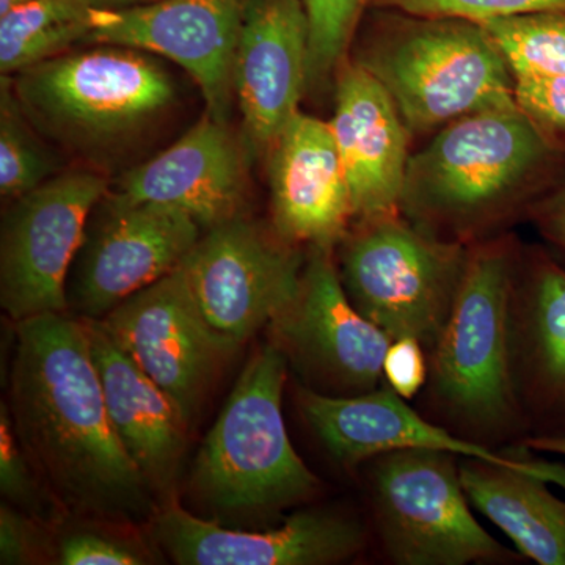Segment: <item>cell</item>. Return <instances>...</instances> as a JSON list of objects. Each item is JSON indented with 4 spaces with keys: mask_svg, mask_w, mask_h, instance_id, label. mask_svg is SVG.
Segmentation results:
<instances>
[{
    "mask_svg": "<svg viewBox=\"0 0 565 565\" xmlns=\"http://www.w3.org/2000/svg\"><path fill=\"white\" fill-rule=\"evenodd\" d=\"M14 333L10 414L55 503L99 522L150 523L161 505L111 426L84 319L40 315Z\"/></svg>",
    "mask_w": 565,
    "mask_h": 565,
    "instance_id": "1",
    "label": "cell"
},
{
    "mask_svg": "<svg viewBox=\"0 0 565 565\" xmlns=\"http://www.w3.org/2000/svg\"><path fill=\"white\" fill-rule=\"evenodd\" d=\"M564 167L565 150L512 99L449 122L412 154L401 214L437 239L479 243L527 217Z\"/></svg>",
    "mask_w": 565,
    "mask_h": 565,
    "instance_id": "2",
    "label": "cell"
},
{
    "mask_svg": "<svg viewBox=\"0 0 565 565\" xmlns=\"http://www.w3.org/2000/svg\"><path fill=\"white\" fill-rule=\"evenodd\" d=\"M10 79L33 128L98 172L158 129L178 98L158 55L117 44L65 52Z\"/></svg>",
    "mask_w": 565,
    "mask_h": 565,
    "instance_id": "3",
    "label": "cell"
},
{
    "mask_svg": "<svg viewBox=\"0 0 565 565\" xmlns=\"http://www.w3.org/2000/svg\"><path fill=\"white\" fill-rule=\"evenodd\" d=\"M351 61L371 74L412 137L515 99V79L478 22L381 10L359 31Z\"/></svg>",
    "mask_w": 565,
    "mask_h": 565,
    "instance_id": "4",
    "label": "cell"
},
{
    "mask_svg": "<svg viewBox=\"0 0 565 565\" xmlns=\"http://www.w3.org/2000/svg\"><path fill=\"white\" fill-rule=\"evenodd\" d=\"M288 371V359L273 341L259 348L204 437L189 487L212 514L273 516L319 489L286 430L281 399Z\"/></svg>",
    "mask_w": 565,
    "mask_h": 565,
    "instance_id": "5",
    "label": "cell"
},
{
    "mask_svg": "<svg viewBox=\"0 0 565 565\" xmlns=\"http://www.w3.org/2000/svg\"><path fill=\"white\" fill-rule=\"evenodd\" d=\"M519 247L509 236L470 245L455 307L430 359V393L441 414L470 435L522 422L512 363V297Z\"/></svg>",
    "mask_w": 565,
    "mask_h": 565,
    "instance_id": "6",
    "label": "cell"
},
{
    "mask_svg": "<svg viewBox=\"0 0 565 565\" xmlns=\"http://www.w3.org/2000/svg\"><path fill=\"white\" fill-rule=\"evenodd\" d=\"M468 252L470 245L437 239L401 212L353 222L334 250L356 311L392 340L416 338L429 351L455 307Z\"/></svg>",
    "mask_w": 565,
    "mask_h": 565,
    "instance_id": "7",
    "label": "cell"
},
{
    "mask_svg": "<svg viewBox=\"0 0 565 565\" xmlns=\"http://www.w3.org/2000/svg\"><path fill=\"white\" fill-rule=\"evenodd\" d=\"M451 452L397 449L374 457L375 516L401 565H465L512 557L471 514Z\"/></svg>",
    "mask_w": 565,
    "mask_h": 565,
    "instance_id": "8",
    "label": "cell"
},
{
    "mask_svg": "<svg viewBox=\"0 0 565 565\" xmlns=\"http://www.w3.org/2000/svg\"><path fill=\"white\" fill-rule=\"evenodd\" d=\"M107 192L106 174L74 169L7 203L0 226V305L11 321L68 311L71 264Z\"/></svg>",
    "mask_w": 565,
    "mask_h": 565,
    "instance_id": "9",
    "label": "cell"
},
{
    "mask_svg": "<svg viewBox=\"0 0 565 565\" xmlns=\"http://www.w3.org/2000/svg\"><path fill=\"white\" fill-rule=\"evenodd\" d=\"M203 228L188 212L109 191L96 204L66 280L68 313L106 318L184 263Z\"/></svg>",
    "mask_w": 565,
    "mask_h": 565,
    "instance_id": "10",
    "label": "cell"
},
{
    "mask_svg": "<svg viewBox=\"0 0 565 565\" xmlns=\"http://www.w3.org/2000/svg\"><path fill=\"white\" fill-rule=\"evenodd\" d=\"M291 302L269 323L273 343L307 388L359 396L379 388L392 338L356 311L338 274L334 250L307 248Z\"/></svg>",
    "mask_w": 565,
    "mask_h": 565,
    "instance_id": "11",
    "label": "cell"
},
{
    "mask_svg": "<svg viewBox=\"0 0 565 565\" xmlns=\"http://www.w3.org/2000/svg\"><path fill=\"white\" fill-rule=\"evenodd\" d=\"M307 253L243 215L203 232L182 267L207 323L243 345L291 302Z\"/></svg>",
    "mask_w": 565,
    "mask_h": 565,
    "instance_id": "12",
    "label": "cell"
},
{
    "mask_svg": "<svg viewBox=\"0 0 565 565\" xmlns=\"http://www.w3.org/2000/svg\"><path fill=\"white\" fill-rule=\"evenodd\" d=\"M99 322L115 344L180 405L189 424L241 348L204 319L182 264L132 294Z\"/></svg>",
    "mask_w": 565,
    "mask_h": 565,
    "instance_id": "13",
    "label": "cell"
},
{
    "mask_svg": "<svg viewBox=\"0 0 565 565\" xmlns=\"http://www.w3.org/2000/svg\"><path fill=\"white\" fill-rule=\"evenodd\" d=\"M253 0H163L134 10H96L88 43L169 58L199 85L206 114L232 122L233 62Z\"/></svg>",
    "mask_w": 565,
    "mask_h": 565,
    "instance_id": "14",
    "label": "cell"
},
{
    "mask_svg": "<svg viewBox=\"0 0 565 565\" xmlns=\"http://www.w3.org/2000/svg\"><path fill=\"white\" fill-rule=\"evenodd\" d=\"M299 407L327 452L344 467H355L397 449H434L527 471L565 490L564 463L523 459V451L520 456L500 455L479 441L456 437L412 411L388 385L359 396H327L302 386Z\"/></svg>",
    "mask_w": 565,
    "mask_h": 565,
    "instance_id": "15",
    "label": "cell"
},
{
    "mask_svg": "<svg viewBox=\"0 0 565 565\" xmlns=\"http://www.w3.org/2000/svg\"><path fill=\"white\" fill-rule=\"evenodd\" d=\"M163 555L180 565H327L351 559L364 546L363 526L321 509L296 512L266 531L234 530L166 501L150 522Z\"/></svg>",
    "mask_w": 565,
    "mask_h": 565,
    "instance_id": "16",
    "label": "cell"
},
{
    "mask_svg": "<svg viewBox=\"0 0 565 565\" xmlns=\"http://www.w3.org/2000/svg\"><path fill=\"white\" fill-rule=\"evenodd\" d=\"M310 32L302 0H253L233 62L241 136L253 161L300 111L308 93Z\"/></svg>",
    "mask_w": 565,
    "mask_h": 565,
    "instance_id": "17",
    "label": "cell"
},
{
    "mask_svg": "<svg viewBox=\"0 0 565 565\" xmlns=\"http://www.w3.org/2000/svg\"><path fill=\"white\" fill-rule=\"evenodd\" d=\"M253 162L241 131L204 114L172 147L122 174L114 192L188 212L206 232L245 215Z\"/></svg>",
    "mask_w": 565,
    "mask_h": 565,
    "instance_id": "18",
    "label": "cell"
},
{
    "mask_svg": "<svg viewBox=\"0 0 565 565\" xmlns=\"http://www.w3.org/2000/svg\"><path fill=\"white\" fill-rule=\"evenodd\" d=\"M273 226L289 243L337 250L355 221L329 120L299 111L266 158Z\"/></svg>",
    "mask_w": 565,
    "mask_h": 565,
    "instance_id": "19",
    "label": "cell"
},
{
    "mask_svg": "<svg viewBox=\"0 0 565 565\" xmlns=\"http://www.w3.org/2000/svg\"><path fill=\"white\" fill-rule=\"evenodd\" d=\"M355 221L399 214L414 139L385 88L349 58L333 85L329 120Z\"/></svg>",
    "mask_w": 565,
    "mask_h": 565,
    "instance_id": "20",
    "label": "cell"
},
{
    "mask_svg": "<svg viewBox=\"0 0 565 565\" xmlns=\"http://www.w3.org/2000/svg\"><path fill=\"white\" fill-rule=\"evenodd\" d=\"M512 363L523 416L539 437L565 435V269L541 248L520 252Z\"/></svg>",
    "mask_w": 565,
    "mask_h": 565,
    "instance_id": "21",
    "label": "cell"
},
{
    "mask_svg": "<svg viewBox=\"0 0 565 565\" xmlns=\"http://www.w3.org/2000/svg\"><path fill=\"white\" fill-rule=\"evenodd\" d=\"M115 434L156 497L172 500L188 449L180 405L115 344L103 323L84 319Z\"/></svg>",
    "mask_w": 565,
    "mask_h": 565,
    "instance_id": "22",
    "label": "cell"
},
{
    "mask_svg": "<svg viewBox=\"0 0 565 565\" xmlns=\"http://www.w3.org/2000/svg\"><path fill=\"white\" fill-rule=\"evenodd\" d=\"M460 482L468 501L516 546L541 565H565V501L541 476L462 459Z\"/></svg>",
    "mask_w": 565,
    "mask_h": 565,
    "instance_id": "23",
    "label": "cell"
},
{
    "mask_svg": "<svg viewBox=\"0 0 565 565\" xmlns=\"http://www.w3.org/2000/svg\"><path fill=\"white\" fill-rule=\"evenodd\" d=\"M95 18L84 0H31L0 14V73L17 76L88 43Z\"/></svg>",
    "mask_w": 565,
    "mask_h": 565,
    "instance_id": "24",
    "label": "cell"
},
{
    "mask_svg": "<svg viewBox=\"0 0 565 565\" xmlns=\"http://www.w3.org/2000/svg\"><path fill=\"white\" fill-rule=\"evenodd\" d=\"M46 139L22 111L10 77L0 82V196L11 203L61 173Z\"/></svg>",
    "mask_w": 565,
    "mask_h": 565,
    "instance_id": "25",
    "label": "cell"
},
{
    "mask_svg": "<svg viewBox=\"0 0 565 565\" xmlns=\"http://www.w3.org/2000/svg\"><path fill=\"white\" fill-rule=\"evenodd\" d=\"M482 25L515 81L565 76V11H537Z\"/></svg>",
    "mask_w": 565,
    "mask_h": 565,
    "instance_id": "26",
    "label": "cell"
},
{
    "mask_svg": "<svg viewBox=\"0 0 565 565\" xmlns=\"http://www.w3.org/2000/svg\"><path fill=\"white\" fill-rule=\"evenodd\" d=\"M302 3L310 32L308 93L326 96L333 92L338 71L351 58L353 41L373 0H302Z\"/></svg>",
    "mask_w": 565,
    "mask_h": 565,
    "instance_id": "27",
    "label": "cell"
},
{
    "mask_svg": "<svg viewBox=\"0 0 565 565\" xmlns=\"http://www.w3.org/2000/svg\"><path fill=\"white\" fill-rule=\"evenodd\" d=\"M35 468L25 455L9 404L0 405V492L7 503L32 519L50 520L55 514L54 498L41 490Z\"/></svg>",
    "mask_w": 565,
    "mask_h": 565,
    "instance_id": "28",
    "label": "cell"
},
{
    "mask_svg": "<svg viewBox=\"0 0 565 565\" xmlns=\"http://www.w3.org/2000/svg\"><path fill=\"white\" fill-rule=\"evenodd\" d=\"M371 7L415 17L455 18L486 24L537 11H565V0H373Z\"/></svg>",
    "mask_w": 565,
    "mask_h": 565,
    "instance_id": "29",
    "label": "cell"
},
{
    "mask_svg": "<svg viewBox=\"0 0 565 565\" xmlns=\"http://www.w3.org/2000/svg\"><path fill=\"white\" fill-rule=\"evenodd\" d=\"M514 96L535 128L565 150V76L516 79Z\"/></svg>",
    "mask_w": 565,
    "mask_h": 565,
    "instance_id": "30",
    "label": "cell"
},
{
    "mask_svg": "<svg viewBox=\"0 0 565 565\" xmlns=\"http://www.w3.org/2000/svg\"><path fill=\"white\" fill-rule=\"evenodd\" d=\"M57 563L62 565H141L148 556L118 539L98 533H70L58 545Z\"/></svg>",
    "mask_w": 565,
    "mask_h": 565,
    "instance_id": "31",
    "label": "cell"
},
{
    "mask_svg": "<svg viewBox=\"0 0 565 565\" xmlns=\"http://www.w3.org/2000/svg\"><path fill=\"white\" fill-rule=\"evenodd\" d=\"M429 375L423 344L416 338H396L386 349L384 379L394 393L408 401L422 392Z\"/></svg>",
    "mask_w": 565,
    "mask_h": 565,
    "instance_id": "32",
    "label": "cell"
},
{
    "mask_svg": "<svg viewBox=\"0 0 565 565\" xmlns=\"http://www.w3.org/2000/svg\"><path fill=\"white\" fill-rule=\"evenodd\" d=\"M40 535L32 516L9 503L0 505V564L35 563Z\"/></svg>",
    "mask_w": 565,
    "mask_h": 565,
    "instance_id": "33",
    "label": "cell"
},
{
    "mask_svg": "<svg viewBox=\"0 0 565 565\" xmlns=\"http://www.w3.org/2000/svg\"><path fill=\"white\" fill-rule=\"evenodd\" d=\"M542 237L565 258V174L527 212Z\"/></svg>",
    "mask_w": 565,
    "mask_h": 565,
    "instance_id": "34",
    "label": "cell"
},
{
    "mask_svg": "<svg viewBox=\"0 0 565 565\" xmlns=\"http://www.w3.org/2000/svg\"><path fill=\"white\" fill-rule=\"evenodd\" d=\"M523 445L527 449H534V451L565 457V435L564 437H539V435H531V437L523 441Z\"/></svg>",
    "mask_w": 565,
    "mask_h": 565,
    "instance_id": "35",
    "label": "cell"
},
{
    "mask_svg": "<svg viewBox=\"0 0 565 565\" xmlns=\"http://www.w3.org/2000/svg\"><path fill=\"white\" fill-rule=\"evenodd\" d=\"M84 2L96 10H134L156 6L163 0H84Z\"/></svg>",
    "mask_w": 565,
    "mask_h": 565,
    "instance_id": "36",
    "label": "cell"
},
{
    "mask_svg": "<svg viewBox=\"0 0 565 565\" xmlns=\"http://www.w3.org/2000/svg\"><path fill=\"white\" fill-rule=\"evenodd\" d=\"M28 2H31V0H0V14L7 13V11L17 9V7Z\"/></svg>",
    "mask_w": 565,
    "mask_h": 565,
    "instance_id": "37",
    "label": "cell"
}]
</instances>
